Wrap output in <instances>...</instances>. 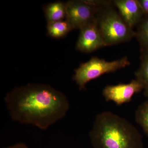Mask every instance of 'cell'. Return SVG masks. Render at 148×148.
Segmentation results:
<instances>
[{"instance_id":"cell-3","label":"cell","mask_w":148,"mask_h":148,"mask_svg":"<svg viewBox=\"0 0 148 148\" xmlns=\"http://www.w3.org/2000/svg\"><path fill=\"white\" fill-rule=\"evenodd\" d=\"M110 6L102 8L95 18L107 46L128 41L136 35L135 32L126 24L119 13Z\"/></svg>"},{"instance_id":"cell-2","label":"cell","mask_w":148,"mask_h":148,"mask_svg":"<svg viewBox=\"0 0 148 148\" xmlns=\"http://www.w3.org/2000/svg\"><path fill=\"white\" fill-rule=\"evenodd\" d=\"M89 137L93 148H144L143 137L135 126L109 111L97 115Z\"/></svg>"},{"instance_id":"cell-1","label":"cell","mask_w":148,"mask_h":148,"mask_svg":"<svg viewBox=\"0 0 148 148\" xmlns=\"http://www.w3.org/2000/svg\"><path fill=\"white\" fill-rule=\"evenodd\" d=\"M5 102L14 121L43 130L64 118L70 108L63 92L40 84L14 88L6 94Z\"/></svg>"},{"instance_id":"cell-11","label":"cell","mask_w":148,"mask_h":148,"mask_svg":"<svg viewBox=\"0 0 148 148\" xmlns=\"http://www.w3.org/2000/svg\"><path fill=\"white\" fill-rule=\"evenodd\" d=\"M47 32L51 36L59 38L66 36L73 30V27L67 19L47 23Z\"/></svg>"},{"instance_id":"cell-10","label":"cell","mask_w":148,"mask_h":148,"mask_svg":"<svg viewBox=\"0 0 148 148\" xmlns=\"http://www.w3.org/2000/svg\"><path fill=\"white\" fill-rule=\"evenodd\" d=\"M142 53L140 66L135 75L136 79L143 86L144 94L148 98V51Z\"/></svg>"},{"instance_id":"cell-6","label":"cell","mask_w":148,"mask_h":148,"mask_svg":"<svg viewBox=\"0 0 148 148\" xmlns=\"http://www.w3.org/2000/svg\"><path fill=\"white\" fill-rule=\"evenodd\" d=\"M143 90L142 85L135 79L128 84L107 86L103 89V94L107 101H113L117 105H121L130 101L135 93Z\"/></svg>"},{"instance_id":"cell-14","label":"cell","mask_w":148,"mask_h":148,"mask_svg":"<svg viewBox=\"0 0 148 148\" xmlns=\"http://www.w3.org/2000/svg\"><path fill=\"white\" fill-rule=\"evenodd\" d=\"M145 15H148V0H138Z\"/></svg>"},{"instance_id":"cell-5","label":"cell","mask_w":148,"mask_h":148,"mask_svg":"<svg viewBox=\"0 0 148 148\" xmlns=\"http://www.w3.org/2000/svg\"><path fill=\"white\" fill-rule=\"evenodd\" d=\"M66 5V19L73 29H81L94 21L102 8L93 5L88 1H69Z\"/></svg>"},{"instance_id":"cell-7","label":"cell","mask_w":148,"mask_h":148,"mask_svg":"<svg viewBox=\"0 0 148 148\" xmlns=\"http://www.w3.org/2000/svg\"><path fill=\"white\" fill-rule=\"evenodd\" d=\"M77 42V50L90 53L101 47L107 46L96 24L95 19L80 29Z\"/></svg>"},{"instance_id":"cell-4","label":"cell","mask_w":148,"mask_h":148,"mask_svg":"<svg viewBox=\"0 0 148 148\" xmlns=\"http://www.w3.org/2000/svg\"><path fill=\"white\" fill-rule=\"evenodd\" d=\"M130 65L127 57L118 60L107 61L98 57H92L86 63L82 64L75 70L73 77L80 90L85 88L86 85L91 80L95 79L107 73H112Z\"/></svg>"},{"instance_id":"cell-12","label":"cell","mask_w":148,"mask_h":148,"mask_svg":"<svg viewBox=\"0 0 148 148\" xmlns=\"http://www.w3.org/2000/svg\"><path fill=\"white\" fill-rule=\"evenodd\" d=\"M135 33L142 52L148 51V15L143 17L138 24V30Z\"/></svg>"},{"instance_id":"cell-13","label":"cell","mask_w":148,"mask_h":148,"mask_svg":"<svg viewBox=\"0 0 148 148\" xmlns=\"http://www.w3.org/2000/svg\"><path fill=\"white\" fill-rule=\"evenodd\" d=\"M135 120L148 136V99L138 107L135 113Z\"/></svg>"},{"instance_id":"cell-9","label":"cell","mask_w":148,"mask_h":148,"mask_svg":"<svg viewBox=\"0 0 148 148\" xmlns=\"http://www.w3.org/2000/svg\"><path fill=\"white\" fill-rule=\"evenodd\" d=\"M45 14L47 23L65 20L66 3L60 1L51 3L46 7Z\"/></svg>"},{"instance_id":"cell-8","label":"cell","mask_w":148,"mask_h":148,"mask_svg":"<svg viewBox=\"0 0 148 148\" xmlns=\"http://www.w3.org/2000/svg\"><path fill=\"white\" fill-rule=\"evenodd\" d=\"M114 3L122 18L132 29L145 16L138 0H116Z\"/></svg>"},{"instance_id":"cell-15","label":"cell","mask_w":148,"mask_h":148,"mask_svg":"<svg viewBox=\"0 0 148 148\" xmlns=\"http://www.w3.org/2000/svg\"><path fill=\"white\" fill-rule=\"evenodd\" d=\"M3 148H29L24 143H17L13 145L9 146L8 147H6Z\"/></svg>"}]
</instances>
